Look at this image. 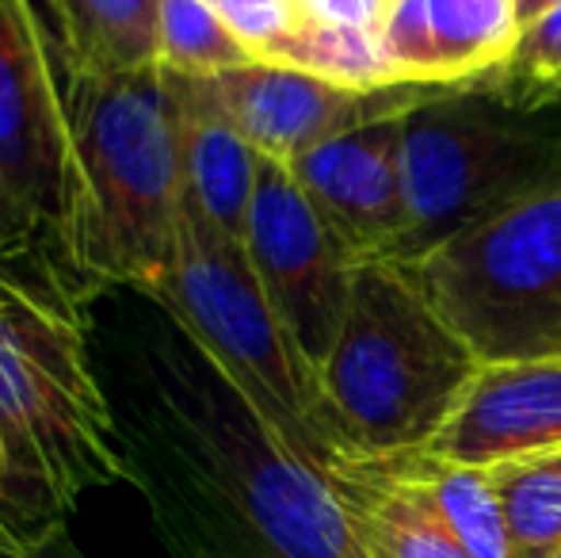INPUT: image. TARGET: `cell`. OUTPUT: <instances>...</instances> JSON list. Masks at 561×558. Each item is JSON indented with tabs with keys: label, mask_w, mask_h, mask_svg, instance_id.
Returning <instances> with one entry per match:
<instances>
[{
	"label": "cell",
	"mask_w": 561,
	"mask_h": 558,
	"mask_svg": "<svg viewBox=\"0 0 561 558\" xmlns=\"http://www.w3.org/2000/svg\"><path fill=\"white\" fill-rule=\"evenodd\" d=\"M69 127V253L92 287L157 291L176 264L184 215V104L161 61L84 73L58 54Z\"/></svg>",
	"instance_id": "6da1fadb"
},
{
	"label": "cell",
	"mask_w": 561,
	"mask_h": 558,
	"mask_svg": "<svg viewBox=\"0 0 561 558\" xmlns=\"http://www.w3.org/2000/svg\"><path fill=\"white\" fill-rule=\"evenodd\" d=\"M478 367L398 261H359L344 326L318 372L333 463L424 452Z\"/></svg>",
	"instance_id": "7a4b0ae2"
},
{
	"label": "cell",
	"mask_w": 561,
	"mask_h": 558,
	"mask_svg": "<svg viewBox=\"0 0 561 558\" xmlns=\"http://www.w3.org/2000/svg\"><path fill=\"white\" fill-rule=\"evenodd\" d=\"M0 432L23 475L69 509L130 478L115 406L89 360V310L0 280Z\"/></svg>",
	"instance_id": "3957f363"
},
{
	"label": "cell",
	"mask_w": 561,
	"mask_h": 558,
	"mask_svg": "<svg viewBox=\"0 0 561 558\" xmlns=\"http://www.w3.org/2000/svg\"><path fill=\"white\" fill-rule=\"evenodd\" d=\"M401 184L409 234L390 261L405 264L450 234L561 184V115L519 107L481 77L405 115Z\"/></svg>",
	"instance_id": "277c9868"
},
{
	"label": "cell",
	"mask_w": 561,
	"mask_h": 558,
	"mask_svg": "<svg viewBox=\"0 0 561 558\" xmlns=\"http://www.w3.org/2000/svg\"><path fill=\"white\" fill-rule=\"evenodd\" d=\"M478 364L561 360V184L401 264Z\"/></svg>",
	"instance_id": "5b68a950"
},
{
	"label": "cell",
	"mask_w": 561,
	"mask_h": 558,
	"mask_svg": "<svg viewBox=\"0 0 561 558\" xmlns=\"http://www.w3.org/2000/svg\"><path fill=\"white\" fill-rule=\"evenodd\" d=\"M169 310L199 337L233 387L302 459L325 470L333 447L321 421L318 372L302 360L295 341L272 310L244 241L218 230L184 195L176 238V264L157 287Z\"/></svg>",
	"instance_id": "8992f818"
},
{
	"label": "cell",
	"mask_w": 561,
	"mask_h": 558,
	"mask_svg": "<svg viewBox=\"0 0 561 558\" xmlns=\"http://www.w3.org/2000/svg\"><path fill=\"white\" fill-rule=\"evenodd\" d=\"M244 249L287 337L306 364L321 372L344 326L363 257L313 207L287 164L272 157H260Z\"/></svg>",
	"instance_id": "52a82bcc"
},
{
	"label": "cell",
	"mask_w": 561,
	"mask_h": 558,
	"mask_svg": "<svg viewBox=\"0 0 561 558\" xmlns=\"http://www.w3.org/2000/svg\"><path fill=\"white\" fill-rule=\"evenodd\" d=\"M58 46L31 0H0V184L46 241L69 253V127ZM77 269V264H73ZM81 276V272H77ZM92 291V287H89Z\"/></svg>",
	"instance_id": "ba28073f"
},
{
	"label": "cell",
	"mask_w": 561,
	"mask_h": 558,
	"mask_svg": "<svg viewBox=\"0 0 561 558\" xmlns=\"http://www.w3.org/2000/svg\"><path fill=\"white\" fill-rule=\"evenodd\" d=\"M203 81L226 119L241 130V138L260 157L283 164L336 135L378 119H393V115H409L428 100L455 92L436 89V84H390V89L359 92L313 77L306 69L275 66V61H249V66L226 69Z\"/></svg>",
	"instance_id": "9c48e42d"
},
{
	"label": "cell",
	"mask_w": 561,
	"mask_h": 558,
	"mask_svg": "<svg viewBox=\"0 0 561 558\" xmlns=\"http://www.w3.org/2000/svg\"><path fill=\"white\" fill-rule=\"evenodd\" d=\"M401 138L405 115L355 127L306 149L287 164L313 207L367 261H390L409 234V203L401 184Z\"/></svg>",
	"instance_id": "30bf717a"
},
{
	"label": "cell",
	"mask_w": 561,
	"mask_h": 558,
	"mask_svg": "<svg viewBox=\"0 0 561 558\" xmlns=\"http://www.w3.org/2000/svg\"><path fill=\"white\" fill-rule=\"evenodd\" d=\"M424 452L481 470L561 452V360L481 364Z\"/></svg>",
	"instance_id": "8fae6325"
},
{
	"label": "cell",
	"mask_w": 561,
	"mask_h": 558,
	"mask_svg": "<svg viewBox=\"0 0 561 558\" xmlns=\"http://www.w3.org/2000/svg\"><path fill=\"white\" fill-rule=\"evenodd\" d=\"M516 0H393L382 43L401 81L462 89L508 61Z\"/></svg>",
	"instance_id": "7c38bea8"
},
{
	"label": "cell",
	"mask_w": 561,
	"mask_h": 558,
	"mask_svg": "<svg viewBox=\"0 0 561 558\" xmlns=\"http://www.w3.org/2000/svg\"><path fill=\"white\" fill-rule=\"evenodd\" d=\"M325 475L352 513L367 558H470L405 455L336 459Z\"/></svg>",
	"instance_id": "4fadbf2b"
},
{
	"label": "cell",
	"mask_w": 561,
	"mask_h": 558,
	"mask_svg": "<svg viewBox=\"0 0 561 558\" xmlns=\"http://www.w3.org/2000/svg\"><path fill=\"white\" fill-rule=\"evenodd\" d=\"M172 77L184 104V195L218 230L244 241L260 153L222 115L203 77Z\"/></svg>",
	"instance_id": "5bb4252c"
},
{
	"label": "cell",
	"mask_w": 561,
	"mask_h": 558,
	"mask_svg": "<svg viewBox=\"0 0 561 558\" xmlns=\"http://www.w3.org/2000/svg\"><path fill=\"white\" fill-rule=\"evenodd\" d=\"M58 54L84 73H134L161 58V0H54Z\"/></svg>",
	"instance_id": "9a60e30c"
},
{
	"label": "cell",
	"mask_w": 561,
	"mask_h": 558,
	"mask_svg": "<svg viewBox=\"0 0 561 558\" xmlns=\"http://www.w3.org/2000/svg\"><path fill=\"white\" fill-rule=\"evenodd\" d=\"M260 61L306 69V73L325 77V81L344 84V89H359V92L409 84V81H401L398 69H393L390 50H386V43H382V31L302 23L295 35L279 38L272 50H264Z\"/></svg>",
	"instance_id": "2e32d148"
},
{
	"label": "cell",
	"mask_w": 561,
	"mask_h": 558,
	"mask_svg": "<svg viewBox=\"0 0 561 558\" xmlns=\"http://www.w3.org/2000/svg\"><path fill=\"white\" fill-rule=\"evenodd\" d=\"M508 524V558L561 551V452L489 467Z\"/></svg>",
	"instance_id": "e0dca14e"
},
{
	"label": "cell",
	"mask_w": 561,
	"mask_h": 558,
	"mask_svg": "<svg viewBox=\"0 0 561 558\" xmlns=\"http://www.w3.org/2000/svg\"><path fill=\"white\" fill-rule=\"evenodd\" d=\"M405 459L439 501L447 524L470 558H508V524H504V509L489 470L458 467L428 452H409Z\"/></svg>",
	"instance_id": "ac0fdd59"
},
{
	"label": "cell",
	"mask_w": 561,
	"mask_h": 558,
	"mask_svg": "<svg viewBox=\"0 0 561 558\" xmlns=\"http://www.w3.org/2000/svg\"><path fill=\"white\" fill-rule=\"evenodd\" d=\"M0 280L15 283L23 291H35L54 303L89 310L96 295L89 283L77 276V269L38 234V226L15 207L8 187L0 184Z\"/></svg>",
	"instance_id": "d6986e66"
},
{
	"label": "cell",
	"mask_w": 561,
	"mask_h": 558,
	"mask_svg": "<svg viewBox=\"0 0 561 558\" xmlns=\"http://www.w3.org/2000/svg\"><path fill=\"white\" fill-rule=\"evenodd\" d=\"M161 61L180 77H215L249 66L256 54L229 31L210 0H161Z\"/></svg>",
	"instance_id": "ffe728a7"
},
{
	"label": "cell",
	"mask_w": 561,
	"mask_h": 558,
	"mask_svg": "<svg viewBox=\"0 0 561 558\" xmlns=\"http://www.w3.org/2000/svg\"><path fill=\"white\" fill-rule=\"evenodd\" d=\"M504 100L519 107H550L561 96V4L524 23L508 61L485 77Z\"/></svg>",
	"instance_id": "44dd1931"
},
{
	"label": "cell",
	"mask_w": 561,
	"mask_h": 558,
	"mask_svg": "<svg viewBox=\"0 0 561 558\" xmlns=\"http://www.w3.org/2000/svg\"><path fill=\"white\" fill-rule=\"evenodd\" d=\"M69 505L15 463L0 432V555H27L61 536Z\"/></svg>",
	"instance_id": "7402d4cb"
},
{
	"label": "cell",
	"mask_w": 561,
	"mask_h": 558,
	"mask_svg": "<svg viewBox=\"0 0 561 558\" xmlns=\"http://www.w3.org/2000/svg\"><path fill=\"white\" fill-rule=\"evenodd\" d=\"M222 12L237 38L256 54V61L264 58V50H272L279 38L295 35L302 27V4L298 0H210Z\"/></svg>",
	"instance_id": "603a6c76"
},
{
	"label": "cell",
	"mask_w": 561,
	"mask_h": 558,
	"mask_svg": "<svg viewBox=\"0 0 561 558\" xmlns=\"http://www.w3.org/2000/svg\"><path fill=\"white\" fill-rule=\"evenodd\" d=\"M306 23L321 27H355V31H382L393 0H298Z\"/></svg>",
	"instance_id": "cb8c5ba5"
},
{
	"label": "cell",
	"mask_w": 561,
	"mask_h": 558,
	"mask_svg": "<svg viewBox=\"0 0 561 558\" xmlns=\"http://www.w3.org/2000/svg\"><path fill=\"white\" fill-rule=\"evenodd\" d=\"M0 558H77V551L61 536H54L50 544L35 547V551H27V555H0Z\"/></svg>",
	"instance_id": "d4e9b609"
},
{
	"label": "cell",
	"mask_w": 561,
	"mask_h": 558,
	"mask_svg": "<svg viewBox=\"0 0 561 558\" xmlns=\"http://www.w3.org/2000/svg\"><path fill=\"white\" fill-rule=\"evenodd\" d=\"M561 0H516V12H519V27L531 20H539V15H547L550 8H558Z\"/></svg>",
	"instance_id": "484cf974"
},
{
	"label": "cell",
	"mask_w": 561,
	"mask_h": 558,
	"mask_svg": "<svg viewBox=\"0 0 561 558\" xmlns=\"http://www.w3.org/2000/svg\"><path fill=\"white\" fill-rule=\"evenodd\" d=\"M554 558H561V551H558V555H554Z\"/></svg>",
	"instance_id": "4316f807"
}]
</instances>
